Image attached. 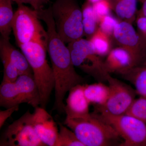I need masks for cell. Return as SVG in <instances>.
<instances>
[{"mask_svg":"<svg viewBox=\"0 0 146 146\" xmlns=\"http://www.w3.org/2000/svg\"><path fill=\"white\" fill-rule=\"evenodd\" d=\"M37 12L40 20L44 21L47 27L46 49L54 78V109L59 113L65 112L63 100L65 95L74 86L82 84L84 80L76 72L69 48L56 31L51 5Z\"/></svg>","mask_w":146,"mask_h":146,"instance_id":"cell-1","label":"cell"},{"mask_svg":"<svg viewBox=\"0 0 146 146\" xmlns=\"http://www.w3.org/2000/svg\"><path fill=\"white\" fill-rule=\"evenodd\" d=\"M64 124L84 146H120L122 142L115 129L96 112L78 117H66Z\"/></svg>","mask_w":146,"mask_h":146,"instance_id":"cell-2","label":"cell"},{"mask_svg":"<svg viewBox=\"0 0 146 146\" xmlns=\"http://www.w3.org/2000/svg\"><path fill=\"white\" fill-rule=\"evenodd\" d=\"M19 48L32 70L40 94V106L46 108L54 87L52 68L46 59V47L41 42H33L21 45Z\"/></svg>","mask_w":146,"mask_h":146,"instance_id":"cell-3","label":"cell"},{"mask_svg":"<svg viewBox=\"0 0 146 146\" xmlns=\"http://www.w3.org/2000/svg\"><path fill=\"white\" fill-rule=\"evenodd\" d=\"M51 8L56 31L65 44L83 37L82 11L76 0H56Z\"/></svg>","mask_w":146,"mask_h":146,"instance_id":"cell-4","label":"cell"},{"mask_svg":"<svg viewBox=\"0 0 146 146\" xmlns=\"http://www.w3.org/2000/svg\"><path fill=\"white\" fill-rule=\"evenodd\" d=\"M26 103L35 108L40 104L39 89L33 76L21 75L13 82H2L0 106L6 108Z\"/></svg>","mask_w":146,"mask_h":146,"instance_id":"cell-5","label":"cell"},{"mask_svg":"<svg viewBox=\"0 0 146 146\" xmlns=\"http://www.w3.org/2000/svg\"><path fill=\"white\" fill-rule=\"evenodd\" d=\"M12 23V30L18 47L33 42L46 47L48 34L40 23L37 11L24 4L18 5Z\"/></svg>","mask_w":146,"mask_h":146,"instance_id":"cell-6","label":"cell"},{"mask_svg":"<svg viewBox=\"0 0 146 146\" xmlns=\"http://www.w3.org/2000/svg\"><path fill=\"white\" fill-rule=\"evenodd\" d=\"M100 114L122 139L120 146H146V123L127 115H114L104 111Z\"/></svg>","mask_w":146,"mask_h":146,"instance_id":"cell-7","label":"cell"},{"mask_svg":"<svg viewBox=\"0 0 146 146\" xmlns=\"http://www.w3.org/2000/svg\"><path fill=\"white\" fill-rule=\"evenodd\" d=\"M68 47L75 67L98 80L104 77V60L97 54L89 39L82 37L68 43Z\"/></svg>","mask_w":146,"mask_h":146,"instance_id":"cell-8","label":"cell"},{"mask_svg":"<svg viewBox=\"0 0 146 146\" xmlns=\"http://www.w3.org/2000/svg\"><path fill=\"white\" fill-rule=\"evenodd\" d=\"M28 110L9 125L1 141V146H45L36 135Z\"/></svg>","mask_w":146,"mask_h":146,"instance_id":"cell-9","label":"cell"},{"mask_svg":"<svg viewBox=\"0 0 146 146\" xmlns=\"http://www.w3.org/2000/svg\"><path fill=\"white\" fill-rule=\"evenodd\" d=\"M106 80L110 89L109 97L103 107L97 108L98 112L104 111L111 115L125 114L137 95L135 89L108 74Z\"/></svg>","mask_w":146,"mask_h":146,"instance_id":"cell-10","label":"cell"},{"mask_svg":"<svg viewBox=\"0 0 146 146\" xmlns=\"http://www.w3.org/2000/svg\"><path fill=\"white\" fill-rule=\"evenodd\" d=\"M112 37L119 46L127 50L146 64V48L132 24L120 21L115 27Z\"/></svg>","mask_w":146,"mask_h":146,"instance_id":"cell-11","label":"cell"},{"mask_svg":"<svg viewBox=\"0 0 146 146\" xmlns=\"http://www.w3.org/2000/svg\"><path fill=\"white\" fill-rule=\"evenodd\" d=\"M143 66H146L145 63L120 46L112 49L104 62L105 72L110 74L115 73L121 75L131 69Z\"/></svg>","mask_w":146,"mask_h":146,"instance_id":"cell-12","label":"cell"},{"mask_svg":"<svg viewBox=\"0 0 146 146\" xmlns=\"http://www.w3.org/2000/svg\"><path fill=\"white\" fill-rule=\"evenodd\" d=\"M31 121L36 135L45 146H55L59 130L45 108L39 106L35 108L32 113Z\"/></svg>","mask_w":146,"mask_h":146,"instance_id":"cell-13","label":"cell"},{"mask_svg":"<svg viewBox=\"0 0 146 146\" xmlns=\"http://www.w3.org/2000/svg\"><path fill=\"white\" fill-rule=\"evenodd\" d=\"M69 92L65 107L66 117H78L89 114L90 104L84 94V85H76Z\"/></svg>","mask_w":146,"mask_h":146,"instance_id":"cell-14","label":"cell"},{"mask_svg":"<svg viewBox=\"0 0 146 146\" xmlns=\"http://www.w3.org/2000/svg\"><path fill=\"white\" fill-rule=\"evenodd\" d=\"M0 54L8 58L15 65L21 75L33 76L31 67L23 52L16 49L11 44L9 39L1 38L0 40Z\"/></svg>","mask_w":146,"mask_h":146,"instance_id":"cell-15","label":"cell"},{"mask_svg":"<svg viewBox=\"0 0 146 146\" xmlns=\"http://www.w3.org/2000/svg\"><path fill=\"white\" fill-rule=\"evenodd\" d=\"M112 11L119 20L132 24L136 21L138 0H110Z\"/></svg>","mask_w":146,"mask_h":146,"instance_id":"cell-16","label":"cell"},{"mask_svg":"<svg viewBox=\"0 0 146 146\" xmlns=\"http://www.w3.org/2000/svg\"><path fill=\"white\" fill-rule=\"evenodd\" d=\"M84 92L90 104L97 106V108H100L107 102L109 96V87L102 82H99L84 85Z\"/></svg>","mask_w":146,"mask_h":146,"instance_id":"cell-17","label":"cell"},{"mask_svg":"<svg viewBox=\"0 0 146 146\" xmlns=\"http://www.w3.org/2000/svg\"><path fill=\"white\" fill-rule=\"evenodd\" d=\"M121 75L133 84L138 95L146 99V66L133 68Z\"/></svg>","mask_w":146,"mask_h":146,"instance_id":"cell-18","label":"cell"},{"mask_svg":"<svg viewBox=\"0 0 146 146\" xmlns=\"http://www.w3.org/2000/svg\"><path fill=\"white\" fill-rule=\"evenodd\" d=\"M12 0H0V32L2 38L9 39L14 13Z\"/></svg>","mask_w":146,"mask_h":146,"instance_id":"cell-19","label":"cell"},{"mask_svg":"<svg viewBox=\"0 0 146 146\" xmlns=\"http://www.w3.org/2000/svg\"><path fill=\"white\" fill-rule=\"evenodd\" d=\"M81 9L84 36L90 39L99 28L98 21L94 13L93 4L86 1Z\"/></svg>","mask_w":146,"mask_h":146,"instance_id":"cell-20","label":"cell"},{"mask_svg":"<svg viewBox=\"0 0 146 146\" xmlns=\"http://www.w3.org/2000/svg\"><path fill=\"white\" fill-rule=\"evenodd\" d=\"M112 37L104 32L99 27L89 40L98 55L101 57L107 56L112 48Z\"/></svg>","mask_w":146,"mask_h":146,"instance_id":"cell-21","label":"cell"},{"mask_svg":"<svg viewBox=\"0 0 146 146\" xmlns=\"http://www.w3.org/2000/svg\"><path fill=\"white\" fill-rule=\"evenodd\" d=\"M59 130L55 146H84L70 128L59 123Z\"/></svg>","mask_w":146,"mask_h":146,"instance_id":"cell-22","label":"cell"},{"mask_svg":"<svg viewBox=\"0 0 146 146\" xmlns=\"http://www.w3.org/2000/svg\"><path fill=\"white\" fill-rule=\"evenodd\" d=\"M125 114L133 116L146 123V99L141 96L136 99Z\"/></svg>","mask_w":146,"mask_h":146,"instance_id":"cell-23","label":"cell"},{"mask_svg":"<svg viewBox=\"0 0 146 146\" xmlns=\"http://www.w3.org/2000/svg\"><path fill=\"white\" fill-rule=\"evenodd\" d=\"M3 65V77L2 82H13L20 75L15 65L8 58L1 56Z\"/></svg>","mask_w":146,"mask_h":146,"instance_id":"cell-24","label":"cell"},{"mask_svg":"<svg viewBox=\"0 0 146 146\" xmlns=\"http://www.w3.org/2000/svg\"><path fill=\"white\" fill-rule=\"evenodd\" d=\"M119 21L111 14H108L102 17L99 20V27L105 33L112 37L115 27Z\"/></svg>","mask_w":146,"mask_h":146,"instance_id":"cell-25","label":"cell"},{"mask_svg":"<svg viewBox=\"0 0 146 146\" xmlns=\"http://www.w3.org/2000/svg\"><path fill=\"white\" fill-rule=\"evenodd\" d=\"M93 9L98 21L102 17L110 14L112 11L110 0H100L93 4Z\"/></svg>","mask_w":146,"mask_h":146,"instance_id":"cell-26","label":"cell"},{"mask_svg":"<svg viewBox=\"0 0 146 146\" xmlns=\"http://www.w3.org/2000/svg\"><path fill=\"white\" fill-rule=\"evenodd\" d=\"M137 31L142 44L146 48V17L138 11L136 19Z\"/></svg>","mask_w":146,"mask_h":146,"instance_id":"cell-27","label":"cell"},{"mask_svg":"<svg viewBox=\"0 0 146 146\" xmlns=\"http://www.w3.org/2000/svg\"><path fill=\"white\" fill-rule=\"evenodd\" d=\"M17 5L28 4L34 10L38 11L44 9L45 5L50 2L49 0H12Z\"/></svg>","mask_w":146,"mask_h":146,"instance_id":"cell-28","label":"cell"},{"mask_svg":"<svg viewBox=\"0 0 146 146\" xmlns=\"http://www.w3.org/2000/svg\"><path fill=\"white\" fill-rule=\"evenodd\" d=\"M19 106H16L13 107L6 108L5 110L0 111V128H1L6 121L10 117L14 112L19 110Z\"/></svg>","mask_w":146,"mask_h":146,"instance_id":"cell-29","label":"cell"},{"mask_svg":"<svg viewBox=\"0 0 146 146\" xmlns=\"http://www.w3.org/2000/svg\"><path fill=\"white\" fill-rule=\"evenodd\" d=\"M142 4L143 5L142 7L140 10L138 11V12L146 17V0H145Z\"/></svg>","mask_w":146,"mask_h":146,"instance_id":"cell-30","label":"cell"},{"mask_svg":"<svg viewBox=\"0 0 146 146\" xmlns=\"http://www.w3.org/2000/svg\"><path fill=\"white\" fill-rule=\"evenodd\" d=\"M86 1H88L89 2L91 3L94 4V3H96L97 2L100 1V0H86Z\"/></svg>","mask_w":146,"mask_h":146,"instance_id":"cell-31","label":"cell"},{"mask_svg":"<svg viewBox=\"0 0 146 146\" xmlns=\"http://www.w3.org/2000/svg\"><path fill=\"white\" fill-rule=\"evenodd\" d=\"M139 1H140V2L142 3L144 1H145V0H139Z\"/></svg>","mask_w":146,"mask_h":146,"instance_id":"cell-32","label":"cell"}]
</instances>
